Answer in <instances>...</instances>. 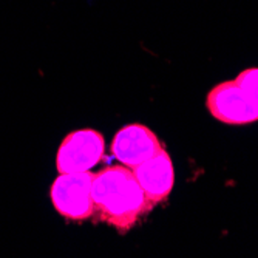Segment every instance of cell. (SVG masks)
<instances>
[{
    "instance_id": "obj_1",
    "label": "cell",
    "mask_w": 258,
    "mask_h": 258,
    "mask_svg": "<svg viewBox=\"0 0 258 258\" xmlns=\"http://www.w3.org/2000/svg\"><path fill=\"white\" fill-rule=\"evenodd\" d=\"M91 197L99 218L119 232L132 229L153 207L133 172L124 166H111L95 175Z\"/></svg>"
},
{
    "instance_id": "obj_2",
    "label": "cell",
    "mask_w": 258,
    "mask_h": 258,
    "mask_svg": "<svg viewBox=\"0 0 258 258\" xmlns=\"http://www.w3.org/2000/svg\"><path fill=\"white\" fill-rule=\"evenodd\" d=\"M95 175L91 172L59 175L51 189V203L57 212L68 220H85L95 214L91 187Z\"/></svg>"
},
{
    "instance_id": "obj_3",
    "label": "cell",
    "mask_w": 258,
    "mask_h": 258,
    "mask_svg": "<svg viewBox=\"0 0 258 258\" xmlns=\"http://www.w3.org/2000/svg\"><path fill=\"white\" fill-rule=\"evenodd\" d=\"M104 143V136L93 128H82L67 135L56 156L59 173L88 172L102 159L105 149Z\"/></svg>"
},
{
    "instance_id": "obj_4",
    "label": "cell",
    "mask_w": 258,
    "mask_h": 258,
    "mask_svg": "<svg viewBox=\"0 0 258 258\" xmlns=\"http://www.w3.org/2000/svg\"><path fill=\"white\" fill-rule=\"evenodd\" d=\"M206 105L215 119L230 124L244 125L258 121V110L249 102L235 81H224L207 93Z\"/></svg>"
},
{
    "instance_id": "obj_5",
    "label": "cell",
    "mask_w": 258,
    "mask_h": 258,
    "mask_svg": "<svg viewBox=\"0 0 258 258\" xmlns=\"http://www.w3.org/2000/svg\"><path fill=\"white\" fill-rule=\"evenodd\" d=\"M164 146L158 136L143 124H130L122 127L111 143V153L125 167H138L150 159Z\"/></svg>"
},
{
    "instance_id": "obj_6",
    "label": "cell",
    "mask_w": 258,
    "mask_h": 258,
    "mask_svg": "<svg viewBox=\"0 0 258 258\" xmlns=\"http://www.w3.org/2000/svg\"><path fill=\"white\" fill-rule=\"evenodd\" d=\"M133 175L152 206L166 201L175 184L173 164L164 147L150 159L135 167Z\"/></svg>"
},
{
    "instance_id": "obj_7",
    "label": "cell",
    "mask_w": 258,
    "mask_h": 258,
    "mask_svg": "<svg viewBox=\"0 0 258 258\" xmlns=\"http://www.w3.org/2000/svg\"><path fill=\"white\" fill-rule=\"evenodd\" d=\"M233 81L241 88L249 102L258 110V67L243 70Z\"/></svg>"
}]
</instances>
